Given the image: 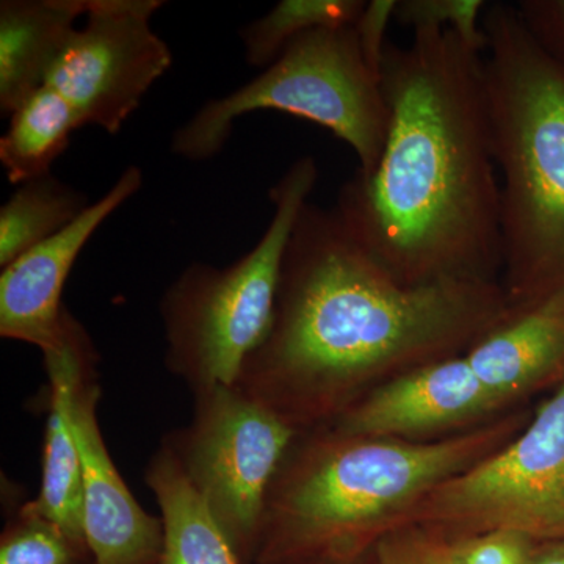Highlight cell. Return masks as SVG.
Returning a JSON list of instances; mask_svg holds the SVG:
<instances>
[{"label":"cell","instance_id":"cell-1","mask_svg":"<svg viewBox=\"0 0 564 564\" xmlns=\"http://www.w3.org/2000/svg\"><path fill=\"white\" fill-rule=\"evenodd\" d=\"M508 314L500 282L402 284L333 207L307 203L282 261L272 325L237 386L310 432L386 381L463 355Z\"/></svg>","mask_w":564,"mask_h":564},{"label":"cell","instance_id":"cell-2","mask_svg":"<svg viewBox=\"0 0 564 564\" xmlns=\"http://www.w3.org/2000/svg\"><path fill=\"white\" fill-rule=\"evenodd\" d=\"M454 32L389 41V121L372 172L356 170L333 207L352 239L406 285L499 282L503 247L485 63Z\"/></svg>","mask_w":564,"mask_h":564},{"label":"cell","instance_id":"cell-3","mask_svg":"<svg viewBox=\"0 0 564 564\" xmlns=\"http://www.w3.org/2000/svg\"><path fill=\"white\" fill-rule=\"evenodd\" d=\"M525 423L507 414L430 443L332 426L303 432L270 489L254 564L369 554L434 489L499 451Z\"/></svg>","mask_w":564,"mask_h":564},{"label":"cell","instance_id":"cell-4","mask_svg":"<svg viewBox=\"0 0 564 564\" xmlns=\"http://www.w3.org/2000/svg\"><path fill=\"white\" fill-rule=\"evenodd\" d=\"M484 31L500 284L510 311H522L564 288V65L533 39L513 3H488Z\"/></svg>","mask_w":564,"mask_h":564},{"label":"cell","instance_id":"cell-5","mask_svg":"<svg viewBox=\"0 0 564 564\" xmlns=\"http://www.w3.org/2000/svg\"><path fill=\"white\" fill-rule=\"evenodd\" d=\"M317 181L314 158L293 162L270 188L273 217L259 242L228 267L192 263L163 293L166 369L192 393L237 386L265 339L289 239Z\"/></svg>","mask_w":564,"mask_h":564},{"label":"cell","instance_id":"cell-6","mask_svg":"<svg viewBox=\"0 0 564 564\" xmlns=\"http://www.w3.org/2000/svg\"><path fill=\"white\" fill-rule=\"evenodd\" d=\"M262 110L325 128L351 148L358 172H372L380 161L388 104L352 25L314 29L293 40L258 77L204 104L173 133L172 152L188 162L210 161L231 137L234 122Z\"/></svg>","mask_w":564,"mask_h":564},{"label":"cell","instance_id":"cell-7","mask_svg":"<svg viewBox=\"0 0 564 564\" xmlns=\"http://www.w3.org/2000/svg\"><path fill=\"white\" fill-rule=\"evenodd\" d=\"M300 434L239 386H214L193 393L191 422L162 440L245 564L256 562L270 489Z\"/></svg>","mask_w":564,"mask_h":564},{"label":"cell","instance_id":"cell-8","mask_svg":"<svg viewBox=\"0 0 564 564\" xmlns=\"http://www.w3.org/2000/svg\"><path fill=\"white\" fill-rule=\"evenodd\" d=\"M445 538L514 530L564 540V380L503 447L434 489L406 525Z\"/></svg>","mask_w":564,"mask_h":564},{"label":"cell","instance_id":"cell-9","mask_svg":"<svg viewBox=\"0 0 564 564\" xmlns=\"http://www.w3.org/2000/svg\"><path fill=\"white\" fill-rule=\"evenodd\" d=\"M161 0H87L85 24L66 41L44 84L70 104L82 128L115 135L173 65L151 28Z\"/></svg>","mask_w":564,"mask_h":564},{"label":"cell","instance_id":"cell-10","mask_svg":"<svg viewBox=\"0 0 564 564\" xmlns=\"http://www.w3.org/2000/svg\"><path fill=\"white\" fill-rule=\"evenodd\" d=\"M502 410L463 352L386 381L328 426L358 436L430 443L485 425Z\"/></svg>","mask_w":564,"mask_h":564},{"label":"cell","instance_id":"cell-11","mask_svg":"<svg viewBox=\"0 0 564 564\" xmlns=\"http://www.w3.org/2000/svg\"><path fill=\"white\" fill-rule=\"evenodd\" d=\"M143 187V172L128 166L98 202L61 232L22 254L0 273V336L33 345L41 355L61 344L63 288L96 231Z\"/></svg>","mask_w":564,"mask_h":564},{"label":"cell","instance_id":"cell-12","mask_svg":"<svg viewBox=\"0 0 564 564\" xmlns=\"http://www.w3.org/2000/svg\"><path fill=\"white\" fill-rule=\"evenodd\" d=\"M96 372L87 375L73 402V432L82 462V521L93 564H159L163 524L137 502L115 466L99 425Z\"/></svg>","mask_w":564,"mask_h":564},{"label":"cell","instance_id":"cell-13","mask_svg":"<svg viewBox=\"0 0 564 564\" xmlns=\"http://www.w3.org/2000/svg\"><path fill=\"white\" fill-rule=\"evenodd\" d=\"M47 375V422L39 496L29 500L39 513L87 544L82 521V462L73 432V402L98 352L87 329L66 310L61 344L43 352ZM90 551V549H88Z\"/></svg>","mask_w":564,"mask_h":564},{"label":"cell","instance_id":"cell-14","mask_svg":"<svg viewBox=\"0 0 564 564\" xmlns=\"http://www.w3.org/2000/svg\"><path fill=\"white\" fill-rule=\"evenodd\" d=\"M464 358L503 408L563 381L564 288L525 310L510 311Z\"/></svg>","mask_w":564,"mask_h":564},{"label":"cell","instance_id":"cell-15","mask_svg":"<svg viewBox=\"0 0 564 564\" xmlns=\"http://www.w3.org/2000/svg\"><path fill=\"white\" fill-rule=\"evenodd\" d=\"M87 13V0L0 2V111L10 117L33 91Z\"/></svg>","mask_w":564,"mask_h":564},{"label":"cell","instance_id":"cell-16","mask_svg":"<svg viewBox=\"0 0 564 564\" xmlns=\"http://www.w3.org/2000/svg\"><path fill=\"white\" fill-rule=\"evenodd\" d=\"M144 481L161 508L159 564H245L163 441L148 462Z\"/></svg>","mask_w":564,"mask_h":564},{"label":"cell","instance_id":"cell-17","mask_svg":"<svg viewBox=\"0 0 564 564\" xmlns=\"http://www.w3.org/2000/svg\"><path fill=\"white\" fill-rule=\"evenodd\" d=\"M82 128L76 110L44 84L11 111L0 139V163L11 184L21 185L51 174L52 165Z\"/></svg>","mask_w":564,"mask_h":564},{"label":"cell","instance_id":"cell-18","mask_svg":"<svg viewBox=\"0 0 564 564\" xmlns=\"http://www.w3.org/2000/svg\"><path fill=\"white\" fill-rule=\"evenodd\" d=\"M88 206L85 193L52 173L18 185L0 207V269L61 232Z\"/></svg>","mask_w":564,"mask_h":564},{"label":"cell","instance_id":"cell-19","mask_svg":"<svg viewBox=\"0 0 564 564\" xmlns=\"http://www.w3.org/2000/svg\"><path fill=\"white\" fill-rule=\"evenodd\" d=\"M364 6V0H281L240 31L245 61L256 68H267L304 33L355 24Z\"/></svg>","mask_w":564,"mask_h":564},{"label":"cell","instance_id":"cell-20","mask_svg":"<svg viewBox=\"0 0 564 564\" xmlns=\"http://www.w3.org/2000/svg\"><path fill=\"white\" fill-rule=\"evenodd\" d=\"M0 564H93L88 545L22 503L0 536Z\"/></svg>","mask_w":564,"mask_h":564},{"label":"cell","instance_id":"cell-21","mask_svg":"<svg viewBox=\"0 0 564 564\" xmlns=\"http://www.w3.org/2000/svg\"><path fill=\"white\" fill-rule=\"evenodd\" d=\"M484 0H399L395 21L415 31L454 32L473 50L485 54Z\"/></svg>","mask_w":564,"mask_h":564},{"label":"cell","instance_id":"cell-22","mask_svg":"<svg viewBox=\"0 0 564 564\" xmlns=\"http://www.w3.org/2000/svg\"><path fill=\"white\" fill-rule=\"evenodd\" d=\"M452 564H529L538 541L514 530L447 538Z\"/></svg>","mask_w":564,"mask_h":564},{"label":"cell","instance_id":"cell-23","mask_svg":"<svg viewBox=\"0 0 564 564\" xmlns=\"http://www.w3.org/2000/svg\"><path fill=\"white\" fill-rule=\"evenodd\" d=\"M377 564H452L448 540L425 525H403L381 538L375 547Z\"/></svg>","mask_w":564,"mask_h":564},{"label":"cell","instance_id":"cell-24","mask_svg":"<svg viewBox=\"0 0 564 564\" xmlns=\"http://www.w3.org/2000/svg\"><path fill=\"white\" fill-rule=\"evenodd\" d=\"M399 0H372L366 2L358 20L352 24L356 39L367 65L381 79L386 50H388L389 24L395 21V10Z\"/></svg>","mask_w":564,"mask_h":564},{"label":"cell","instance_id":"cell-25","mask_svg":"<svg viewBox=\"0 0 564 564\" xmlns=\"http://www.w3.org/2000/svg\"><path fill=\"white\" fill-rule=\"evenodd\" d=\"M529 564H564V540L538 543Z\"/></svg>","mask_w":564,"mask_h":564},{"label":"cell","instance_id":"cell-26","mask_svg":"<svg viewBox=\"0 0 564 564\" xmlns=\"http://www.w3.org/2000/svg\"><path fill=\"white\" fill-rule=\"evenodd\" d=\"M273 564H377L375 562V549L369 554H364L359 556H351V558H304V560H293V562H282V563H273Z\"/></svg>","mask_w":564,"mask_h":564}]
</instances>
